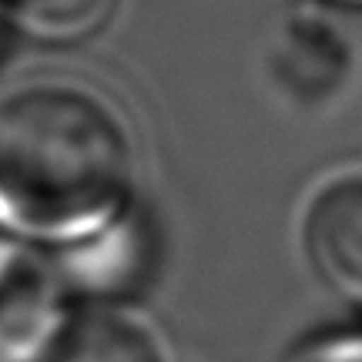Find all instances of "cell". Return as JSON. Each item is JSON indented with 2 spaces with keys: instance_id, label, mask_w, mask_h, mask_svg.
<instances>
[{
  "instance_id": "6da1fadb",
  "label": "cell",
  "mask_w": 362,
  "mask_h": 362,
  "mask_svg": "<svg viewBox=\"0 0 362 362\" xmlns=\"http://www.w3.org/2000/svg\"><path fill=\"white\" fill-rule=\"evenodd\" d=\"M128 117L78 81H37L0 98V232L61 248L138 202Z\"/></svg>"
},
{
  "instance_id": "7a4b0ae2",
  "label": "cell",
  "mask_w": 362,
  "mask_h": 362,
  "mask_svg": "<svg viewBox=\"0 0 362 362\" xmlns=\"http://www.w3.org/2000/svg\"><path fill=\"white\" fill-rule=\"evenodd\" d=\"M155 238L141 202H131L101 228L47 255L74 305H128L155 272Z\"/></svg>"
},
{
  "instance_id": "3957f363",
  "label": "cell",
  "mask_w": 362,
  "mask_h": 362,
  "mask_svg": "<svg viewBox=\"0 0 362 362\" xmlns=\"http://www.w3.org/2000/svg\"><path fill=\"white\" fill-rule=\"evenodd\" d=\"M74 315L51 255L0 235V362H47Z\"/></svg>"
},
{
  "instance_id": "277c9868",
  "label": "cell",
  "mask_w": 362,
  "mask_h": 362,
  "mask_svg": "<svg viewBox=\"0 0 362 362\" xmlns=\"http://www.w3.org/2000/svg\"><path fill=\"white\" fill-rule=\"evenodd\" d=\"M298 248L332 296L362 309V161L336 165L309 185L298 208Z\"/></svg>"
},
{
  "instance_id": "5b68a950",
  "label": "cell",
  "mask_w": 362,
  "mask_h": 362,
  "mask_svg": "<svg viewBox=\"0 0 362 362\" xmlns=\"http://www.w3.org/2000/svg\"><path fill=\"white\" fill-rule=\"evenodd\" d=\"M272 74L302 107L339 101L356 74V51L342 27L315 7L285 13L272 47Z\"/></svg>"
},
{
  "instance_id": "8992f818",
  "label": "cell",
  "mask_w": 362,
  "mask_h": 362,
  "mask_svg": "<svg viewBox=\"0 0 362 362\" xmlns=\"http://www.w3.org/2000/svg\"><path fill=\"white\" fill-rule=\"evenodd\" d=\"M47 362H171L168 346L144 315L128 305L74 309Z\"/></svg>"
},
{
  "instance_id": "52a82bcc",
  "label": "cell",
  "mask_w": 362,
  "mask_h": 362,
  "mask_svg": "<svg viewBox=\"0 0 362 362\" xmlns=\"http://www.w3.org/2000/svg\"><path fill=\"white\" fill-rule=\"evenodd\" d=\"M121 0H0V21L40 44H81L115 21Z\"/></svg>"
},
{
  "instance_id": "ba28073f",
  "label": "cell",
  "mask_w": 362,
  "mask_h": 362,
  "mask_svg": "<svg viewBox=\"0 0 362 362\" xmlns=\"http://www.w3.org/2000/svg\"><path fill=\"white\" fill-rule=\"evenodd\" d=\"M292 362H362V332H332L298 349Z\"/></svg>"
},
{
  "instance_id": "9c48e42d",
  "label": "cell",
  "mask_w": 362,
  "mask_h": 362,
  "mask_svg": "<svg viewBox=\"0 0 362 362\" xmlns=\"http://www.w3.org/2000/svg\"><path fill=\"white\" fill-rule=\"evenodd\" d=\"M336 4H352V7H362V0H336Z\"/></svg>"
},
{
  "instance_id": "30bf717a",
  "label": "cell",
  "mask_w": 362,
  "mask_h": 362,
  "mask_svg": "<svg viewBox=\"0 0 362 362\" xmlns=\"http://www.w3.org/2000/svg\"><path fill=\"white\" fill-rule=\"evenodd\" d=\"M0 24H4V21H0Z\"/></svg>"
}]
</instances>
